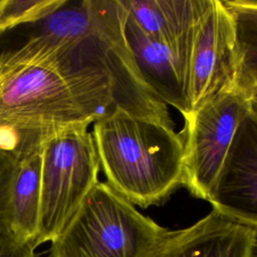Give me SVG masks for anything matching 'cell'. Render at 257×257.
Listing matches in <instances>:
<instances>
[{
  "label": "cell",
  "instance_id": "9a60e30c",
  "mask_svg": "<svg viewBox=\"0 0 257 257\" xmlns=\"http://www.w3.org/2000/svg\"><path fill=\"white\" fill-rule=\"evenodd\" d=\"M0 257H38L34 247L28 243H20L14 237L0 239Z\"/></svg>",
  "mask_w": 257,
  "mask_h": 257
},
{
  "label": "cell",
  "instance_id": "7a4b0ae2",
  "mask_svg": "<svg viewBox=\"0 0 257 257\" xmlns=\"http://www.w3.org/2000/svg\"><path fill=\"white\" fill-rule=\"evenodd\" d=\"M169 232L98 181L51 242L50 253L51 257H146Z\"/></svg>",
  "mask_w": 257,
  "mask_h": 257
},
{
  "label": "cell",
  "instance_id": "6da1fadb",
  "mask_svg": "<svg viewBox=\"0 0 257 257\" xmlns=\"http://www.w3.org/2000/svg\"><path fill=\"white\" fill-rule=\"evenodd\" d=\"M91 135L106 184L133 205L164 204L184 186V139L173 128L116 108Z\"/></svg>",
  "mask_w": 257,
  "mask_h": 257
},
{
  "label": "cell",
  "instance_id": "5bb4252c",
  "mask_svg": "<svg viewBox=\"0 0 257 257\" xmlns=\"http://www.w3.org/2000/svg\"><path fill=\"white\" fill-rule=\"evenodd\" d=\"M16 166L10 155L0 152V239L14 237L11 230V188Z\"/></svg>",
  "mask_w": 257,
  "mask_h": 257
},
{
  "label": "cell",
  "instance_id": "5b68a950",
  "mask_svg": "<svg viewBox=\"0 0 257 257\" xmlns=\"http://www.w3.org/2000/svg\"><path fill=\"white\" fill-rule=\"evenodd\" d=\"M104 0H64L46 17L0 32V67L26 64L93 35Z\"/></svg>",
  "mask_w": 257,
  "mask_h": 257
},
{
  "label": "cell",
  "instance_id": "3957f363",
  "mask_svg": "<svg viewBox=\"0 0 257 257\" xmlns=\"http://www.w3.org/2000/svg\"><path fill=\"white\" fill-rule=\"evenodd\" d=\"M40 232L33 247L54 241L98 182L95 145L87 127L62 131L41 150Z\"/></svg>",
  "mask_w": 257,
  "mask_h": 257
},
{
  "label": "cell",
  "instance_id": "52a82bcc",
  "mask_svg": "<svg viewBox=\"0 0 257 257\" xmlns=\"http://www.w3.org/2000/svg\"><path fill=\"white\" fill-rule=\"evenodd\" d=\"M213 209L257 231V115L239 123L208 200Z\"/></svg>",
  "mask_w": 257,
  "mask_h": 257
},
{
  "label": "cell",
  "instance_id": "e0dca14e",
  "mask_svg": "<svg viewBox=\"0 0 257 257\" xmlns=\"http://www.w3.org/2000/svg\"><path fill=\"white\" fill-rule=\"evenodd\" d=\"M253 257H257V241L255 244V248H254V256Z\"/></svg>",
  "mask_w": 257,
  "mask_h": 257
},
{
  "label": "cell",
  "instance_id": "8992f818",
  "mask_svg": "<svg viewBox=\"0 0 257 257\" xmlns=\"http://www.w3.org/2000/svg\"><path fill=\"white\" fill-rule=\"evenodd\" d=\"M234 87L238 86L232 19L223 1L211 0L195 29L187 87L189 113Z\"/></svg>",
  "mask_w": 257,
  "mask_h": 257
},
{
  "label": "cell",
  "instance_id": "7c38bea8",
  "mask_svg": "<svg viewBox=\"0 0 257 257\" xmlns=\"http://www.w3.org/2000/svg\"><path fill=\"white\" fill-rule=\"evenodd\" d=\"M234 27L237 86L249 92L257 87V1L226 0Z\"/></svg>",
  "mask_w": 257,
  "mask_h": 257
},
{
  "label": "cell",
  "instance_id": "8fae6325",
  "mask_svg": "<svg viewBox=\"0 0 257 257\" xmlns=\"http://www.w3.org/2000/svg\"><path fill=\"white\" fill-rule=\"evenodd\" d=\"M41 166V152L17 163L11 188L12 234L32 247L40 232Z\"/></svg>",
  "mask_w": 257,
  "mask_h": 257
},
{
  "label": "cell",
  "instance_id": "ba28073f",
  "mask_svg": "<svg viewBox=\"0 0 257 257\" xmlns=\"http://www.w3.org/2000/svg\"><path fill=\"white\" fill-rule=\"evenodd\" d=\"M124 34L137 68L149 89L164 103L189 113L187 87L193 39L169 44L147 35L128 16Z\"/></svg>",
  "mask_w": 257,
  "mask_h": 257
},
{
  "label": "cell",
  "instance_id": "277c9868",
  "mask_svg": "<svg viewBox=\"0 0 257 257\" xmlns=\"http://www.w3.org/2000/svg\"><path fill=\"white\" fill-rule=\"evenodd\" d=\"M249 111L248 93L234 87L184 117L183 187L192 196L209 200L237 127Z\"/></svg>",
  "mask_w": 257,
  "mask_h": 257
},
{
  "label": "cell",
  "instance_id": "4fadbf2b",
  "mask_svg": "<svg viewBox=\"0 0 257 257\" xmlns=\"http://www.w3.org/2000/svg\"><path fill=\"white\" fill-rule=\"evenodd\" d=\"M64 0L0 1V32L40 20L63 4Z\"/></svg>",
  "mask_w": 257,
  "mask_h": 257
},
{
  "label": "cell",
  "instance_id": "9c48e42d",
  "mask_svg": "<svg viewBox=\"0 0 257 257\" xmlns=\"http://www.w3.org/2000/svg\"><path fill=\"white\" fill-rule=\"evenodd\" d=\"M257 231L212 209L192 226L170 231L146 257H253Z\"/></svg>",
  "mask_w": 257,
  "mask_h": 257
},
{
  "label": "cell",
  "instance_id": "2e32d148",
  "mask_svg": "<svg viewBox=\"0 0 257 257\" xmlns=\"http://www.w3.org/2000/svg\"><path fill=\"white\" fill-rule=\"evenodd\" d=\"M248 99H249L250 111L257 115V87L251 89L248 92Z\"/></svg>",
  "mask_w": 257,
  "mask_h": 257
},
{
  "label": "cell",
  "instance_id": "30bf717a",
  "mask_svg": "<svg viewBox=\"0 0 257 257\" xmlns=\"http://www.w3.org/2000/svg\"><path fill=\"white\" fill-rule=\"evenodd\" d=\"M128 16L150 37L169 44L191 40L211 0H121Z\"/></svg>",
  "mask_w": 257,
  "mask_h": 257
}]
</instances>
